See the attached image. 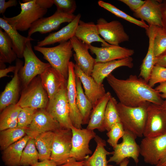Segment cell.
<instances>
[{"mask_svg": "<svg viewBox=\"0 0 166 166\" xmlns=\"http://www.w3.org/2000/svg\"><path fill=\"white\" fill-rule=\"evenodd\" d=\"M0 27L8 35L11 39L14 49L18 58L23 57V53L26 44L34 39L31 37L21 35L18 30L9 24L3 18H0Z\"/></svg>", "mask_w": 166, "mask_h": 166, "instance_id": "obj_29", "label": "cell"}, {"mask_svg": "<svg viewBox=\"0 0 166 166\" xmlns=\"http://www.w3.org/2000/svg\"><path fill=\"white\" fill-rule=\"evenodd\" d=\"M111 96L110 92H106L93 108L87 129L92 130L97 129L100 132L105 131L103 127L105 113L107 104Z\"/></svg>", "mask_w": 166, "mask_h": 166, "instance_id": "obj_28", "label": "cell"}, {"mask_svg": "<svg viewBox=\"0 0 166 166\" xmlns=\"http://www.w3.org/2000/svg\"><path fill=\"white\" fill-rule=\"evenodd\" d=\"M36 1L41 7L47 9L51 7L54 4L53 0H36Z\"/></svg>", "mask_w": 166, "mask_h": 166, "instance_id": "obj_48", "label": "cell"}, {"mask_svg": "<svg viewBox=\"0 0 166 166\" xmlns=\"http://www.w3.org/2000/svg\"><path fill=\"white\" fill-rule=\"evenodd\" d=\"M31 41H28L26 44L23 53L24 64L18 72L23 88L26 86L36 76L40 75L51 66L48 63L42 62L37 57L32 49Z\"/></svg>", "mask_w": 166, "mask_h": 166, "instance_id": "obj_6", "label": "cell"}, {"mask_svg": "<svg viewBox=\"0 0 166 166\" xmlns=\"http://www.w3.org/2000/svg\"><path fill=\"white\" fill-rule=\"evenodd\" d=\"M35 50L42 53L51 67L62 74L68 80L69 65L73 55V47L70 40L51 47L35 45Z\"/></svg>", "mask_w": 166, "mask_h": 166, "instance_id": "obj_3", "label": "cell"}, {"mask_svg": "<svg viewBox=\"0 0 166 166\" xmlns=\"http://www.w3.org/2000/svg\"><path fill=\"white\" fill-rule=\"evenodd\" d=\"M16 69V66H10L7 68L0 69V78L7 76V74L10 72L14 73Z\"/></svg>", "mask_w": 166, "mask_h": 166, "instance_id": "obj_50", "label": "cell"}, {"mask_svg": "<svg viewBox=\"0 0 166 166\" xmlns=\"http://www.w3.org/2000/svg\"><path fill=\"white\" fill-rule=\"evenodd\" d=\"M49 101L48 94L42 85L39 76L23 88L17 104L21 108L45 109Z\"/></svg>", "mask_w": 166, "mask_h": 166, "instance_id": "obj_5", "label": "cell"}, {"mask_svg": "<svg viewBox=\"0 0 166 166\" xmlns=\"http://www.w3.org/2000/svg\"><path fill=\"white\" fill-rule=\"evenodd\" d=\"M160 94V96L162 99H166V81L161 82L158 85L155 89Z\"/></svg>", "mask_w": 166, "mask_h": 166, "instance_id": "obj_47", "label": "cell"}, {"mask_svg": "<svg viewBox=\"0 0 166 166\" xmlns=\"http://www.w3.org/2000/svg\"><path fill=\"white\" fill-rule=\"evenodd\" d=\"M39 155L34 139L28 140L22 154L20 166H32L38 162Z\"/></svg>", "mask_w": 166, "mask_h": 166, "instance_id": "obj_37", "label": "cell"}, {"mask_svg": "<svg viewBox=\"0 0 166 166\" xmlns=\"http://www.w3.org/2000/svg\"><path fill=\"white\" fill-rule=\"evenodd\" d=\"M81 16V14H78L76 15L75 18L68 25L59 31L50 34L44 39L38 42L37 45L43 47L57 43H60L70 40L75 36V30Z\"/></svg>", "mask_w": 166, "mask_h": 166, "instance_id": "obj_24", "label": "cell"}, {"mask_svg": "<svg viewBox=\"0 0 166 166\" xmlns=\"http://www.w3.org/2000/svg\"><path fill=\"white\" fill-rule=\"evenodd\" d=\"M97 26L93 22H85L80 20L76 29L75 36L86 44L89 45L93 42L101 43L102 47H109L112 45L101 38Z\"/></svg>", "mask_w": 166, "mask_h": 166, "instance_id": "obj_25", "label": "cell"}, {"mask_svg": "<svg viewBox=\"0 0 166 166\" xmlns=\"http://www.w3.org/2000/svg\"><path fill=\"white\" fill-rule=\"evenodd\" d=\"M91 52L96 55V62L104 63L131 57L134 51L133 49L119 45L99 47L88 45Z\"/></svg>", "mask_w": 166, "mask_h": 166, "instance_id": "obj_20", "label": "cell"}, {"mask_svg": "<svg viewBox=\"0 0 166 166\" xmlns=\"http://www.w3.org/2000/svg\"><path fill=\"white\" fill-rule=\"evenodd\" d=\"M70 40L75 52L73 56L76 64L87 75L91 76L96 61L89 52L88 45L75 36Z\"/></svg>", "mask_w": 166, "mask_h": 166, "instance_id": "obj_21", "label": "cell"}, {"mask_svg": "<svg viewBox=\"0 0 166 166\" xmlns=\"http://www.w3.org/2000/svg\"><path fill=\"white\" fill-rule=\"evenodd\" d=\"M39 76L49 100L60 89L67 86V80L62 74L51 66L47 68Z\"/></svg>", "mask_w": 166, "mask_h": 166, "instance_id": "obj_22", "label": "cell"}, {"mask_svg": "<svg viewBox=\"0 0 166 166\" xmlns=\"http://www.w3.org/2000/svg\"><path fill=\"white\" fill-rule=\"evenodd\" d=\"M106 78L119 102L125 105L136 107L146 102L161 105L164 101L159 92L136 75H130L123 80L111 73Z\"/></svg>", "mask_w": 166, "mask_h": 166, "instance_id": "obj_1", "label": "cell"}, {"mask_svg": "<svg viewBox=\"0 0 166 166\" xmlns=\"http://www.w3.org/2000/svg\"><path fill=\"white\" fill-rule=\"evenodd\" d=\"M94 140L97 146L93 154L88 156L84 160V166H107V155H113V152H109L105 148L106 145L105 141L96 135Z\"/></svg>", "mask_w": 166, "mask_h": 166, "instance_id": "obj_30", "label": "cell"}, {"mask_svg": "<svg viewBox=\"0 0 166 166\" xmlns=\"http://www.w3.org/2000/svg\"><path fill=\"white\" fill-rule=\"evenodd\" d=\"M67 87L60 89L49 100L45 109L58 122L61 128L70 129L73 126L69 116Z\"/></svg>", "mask_w": 166, "mask_h": 166, "instance_id": "obj_7", "label": "cell"}, {"mask_svg": "<svg viewBox=\"0 0 166 166\" xmlns=\"http://www.w3.org/2000/svg\"><path fill=\"white\" fill-rule=\"evenodd\" d=\"M124 3L134 12L139 9L145 3V1L141 0H119Z\"/></svg>", "mask_w": 166, "mask_h": 166, "instance_id": "obj_44", "label": "cell"}, {"mask_svg": "<svg viewBox=\"0 0 166 166\" xmlns=\"http://www.w3.org/2000/svg\"><path fill=\"white\" fill-rule=\"evenodd\" d=\"M129 163V160L128 158L124 159L118 166H128ZM107 166H116L111 165H108Z\"/></svg>", "mask_w": 166, "mask_h": 166, "instance_id": "obj_54", "label": "cell"}, {"mask_svg": "<svg viewBox=\"0 0 166 166\" xmlns=\"http://www.w3.org/2000/svg\"><path fill=\"white\" fill-rule=\"evenodd\" d=\"M71 129L72 136L69 157L73 158L78 161L84 160L92 153L89 144L96 136V133L93 130L87 128H77L73 126Z\"/></svg>", "mask_w": 166, "mask_h": 166, "instance_id": "obj_10", "label": "cell"}, {"mask_svg": "<svg viewBox=\"0 0 166 166\" xmlns=\"http://www.w3.org/2000/svg\"><path fill=\"white\" fill-rule=\"evenodd\" d=\"M153 49L155 57H158L166 52V31L158 27L153 40Z\"/></svg>", "mask_w": 166, "mask_h": 166, "instance_id": "obj_39", "label": "cell"}, {"mask_svg": "<svg viewBox=\"0 0 166 166\" xmlns=\"http://www.w3.org/2000/svg\"><path fill=\"white\" fill-rule=\"evenodd\" d=\"M96 25L99 34L111 45L118 46L119 44L129 40V36L118 21L108 22L104 18H100L97 20Z\"/></svg>", "mask_w": 166, "mask_h": 166, "instance_id": "obj_13", "label": "cell"}, {"mask_svg": "<svg viewBox=\"0 0 166 166\" xmlns=\"http://www.w3.org/2000/svg\"><path fill=\"white\" fill-rule=\"evenodd\" d=\"M21 108L17 104L11 105L4 109L0 115V131L17 127L18 117Z\"/></svg>", "mask_w": 166, "mask_h": 166, "instance_id": "obj_34", "label": "cell"}, {"mask_svg": "<svg viewBox=\"0 0 166 166\" xmlns=\"http://www.w3.org/2000/svg\"><path fill=\"white\" fill-rule=\"evenodd\" d=\"M32 166H57L50 160H46L36 163Z\"/></svg>", "mask_w": 166, "mask_h": 166, "instance_id": "obj_51", "label": "cell"}, {"mask_svg": "<svg viewBox=\"0 0 166 166\" xmlns=\"http://www.w3.org/2000/svg\"><path fill=\"white\" fill-rule=\"evenodd\" d=\"M37 110L29 107L22 108L18 116L17 127L26 129L31 123Z\"/></svg>", "mask_w": 166, "mask_h": 166, "instance_id": "obj_40", "label": "cell"}, {"mask_svg": "<svg viewBox=\"0 0 166 166\" xmlns=\"http://www.w3.org/2000/svg\"><path fill=\"white\" fill-rule=\"evenodd\" d=\"M161 106L164 111L166 113V99H165V100H164Z\"/></svg>", "mask_w": 166, "mask_h": 166, "instance_id": "obj_55", "label": "cell"}, {"mask_svg": "<svg viewBox=\"0 0 166 166\" xmlns=\"http://www.w3.org/2000/svg\"><path fill=\"white\" fill-rule=\"evenodd\" d=\"M52 150L50 160L57 166L65 163L70 158L72 133L71 128H60L54 132Z\"/></svg>", "mask_w": 166, "mask_h": 166, "instance_id": "obj_8", "label": "cell"}, {"mask_svg": "<svg viewBox=\"0 0 166 166\" xmlns=\"http://www.w3.org/2000/svg\"><path fill=\"white\" fill-rule=\"evenodd\" d=\"M84 160L78 161L73 158H70L65 164L59 166H84Z\"/></svg>", "mask_w": 166, "mask_h": 166, "instance_id": "obj_46", "label": "cell"}, {"mask_svg": "<svg viewBox=\"0 0 166 166\" xmlns=\"http://www.w3.org/2000/svg\"><path fill=\"white\" fill-rule=\"evenodd\" d=\"M155 166H166V153Z\"/></svg>", "mask_w": 166, "mask_h": 166, "instance_id": "obj_52", "label": "cell"}, {"mask_svg": "<svg viewBox=\"0 0 166 166\" xmlns=\"http://www.w3.org/2000/svg\"><path fill=\"white\" fill-rule=\"evenodd\" d=\"M74 69L76 75L83 85L84 93L93 108L106 93L104 85L97 83L91 76L87 75L76 64H75Z\"/></svg>", "mask_w": 166, "mask_h": 166, "instance_id": "obj_18", "label": "cell"}, {"mask_svg": "<svg viewBox=\"0 0 166 166\" xmlns=\"http://www.w3.org/2000/svg\"><path fill=\"white\" fill-rule=\"evenodd\" d=\"M30 138L26 135L4 150L2 159L7 166H20L22 151Z\"/></svg>", "mask_w": 166, "mask_h": 166, "instance_id": "obj_27", "label": "cell"}, {"mask_svg": "<svg viewBox=\"0 0 166 166\" xmlns=\"http://www.w3.org/2000/svg\"><path fill=\"white\" fill-rule=\"evenodd\" d=\"M132 61V58L130 57L106 62H96L91 76L97 83L102 84L104 79L116 69L122 66L132 68L133 66Z\"/></svg>", "mask_w": 166, "mask_h": 166, "instance_id": "obj_23", "label": "cell"}, {"mask_svg": "<svg viewBox=\"0 0 166 166\" xmlns=\"http://www.w3.org/2000/svg\"><path fill=\"white\" fill-rule=\"evenodd\" d=\"M150 102H146L136 107L125 105L120 102L117 108L121 122L125 131L136 138L143 136L147 117V109Z\"/></svg>", "mask_w": 166, "mask_h": 166, "instance_id": "obj_2", "label": "cell"}, {"mask_svg": "<svg viewBox=\"0 0 166 166\" xmlns=\"http://www.w3.org/2000/svg\"><path fill=\"white\" fill-rule=\"evenodd\" d=\"M163 10V28L166 31V5Z\"/></svg>", "mask_w": 166, "mask_h": 166, "instance_id": "obj_53", "label": "cell"}, {"mask_svg": "<svg viewBox=\"0 0 166 166\" xmlns=\"http://www.w3.org/2000/svg\"><path fill=\"white\" fill-rule=\"evenodd\" d=\"M166 133V113L161 105L149 103L144 128V137H154Z\"/></svg>", "mask_w": 166, "mask_h": 166, "instance_id": "obj_11", "label": "cell"}, {"mask_svg": "<svg viewBox=\"0 0 166 166\" xmlns=\"http://www.w3.org/2000/svg\"><path fill=\"white\" fill-rule=\"evenodd\" d=\"M133 15L146 21L149 26H163L162 6L158 1L145 0L144 4L134 12Z\"/></svg>", "mask_w": 166, "mask_h": 166, "instance_id": "obj_17", "label": "cell"}, {"mask_svg": "<svg viewBox=\"0 0 166 166\" xmlns=\"http://www.w3.org/2000/svg\"><path fill=\"white\" fill-rule=\"evenodd\" d=\"M76 16L73 14H65L56 10L52 15L43 17L34 22L28 30L27 37H31L33 34L37 32L45 34L56 30L61 24L70 22Z\"/></svg>", "mask_w": 166, "mask_h": 166, "instance_id": "obj_15", "label": "cell"}, {"mask_svg": "<svg viewBox=\"0 0 166 166\" xmlns=\"http://www.w3.org/2000/svg\"><path fill=\"white\" fill-rule=\"evenodd\" d=\"M166 81V68L156 65L153 67L148 84L152 87L156 84Z\"/></svg>", "mask_w": 166, "mask_h": 166, "instance_id": "obj_42", "label": "cell"}, {"mask_svg": "<svg viewBox=\"0 0 166 166\" xmlns=\"http://www.w3.org/2000/svg\"><path fill=\"white\" fill-rule=\"evenodd\" d=\"M61 128L58 122L45 109H38L31 123L26 129V135L34 139L42 133L49 131L54 132Z\"/></svg>", "mask_w": 166, "mask_h": 166, "instance_id": "obj_14", "label": "cell"}, {"mask_svg": "<svg viewBox=\"0 0 166 166\" xmlns=\"http://www.w3.org/2000/svg\"><path fill=\"white\" fill-rule=\"evenodd\" d=\"M76 103L81 114L82 125L88 124L93 109V105L85 95L79 78L76 75Z\"/></svg>", "mask_w": 166, "mask_h": 166, "instance_id": "obj_31", "label": "cell"}, {"mask_svg": "<svg viewBox=\"0 0 166 166\" xmlns=\"http://www.w3.org/2000/svg\"><path fill=\"white\" fill-rule=\"evenodd\" d=\"M54 135V132H47L39 135L34 139L41 161L50 160Z\"/></svg>", "mask_w": 166, "mask_h": 166, "instance_id": "obj_32", "label": "cell"}, {"mask_svg": "<svg viewBox=\"0 0 166 166\" xmlns=\"http://www.w3.org/2000/svg\"><path fill=\"white\" fill-rule=\"evenodd\" d=\"M125 131L121 122L113 125L107 133L108 139L107 142L110 145L114 148L118 144L119 139L122 138Z\"/></svg>", "mask_w": 166, "mask_h": 166, "instance_id": "obj_41", "label": "cell"}, {"mask_svg": "<svg viewBox=\"0 0 166 166\" xmlns=\"http://www.w3.org/2000/svg\"><path fill=\"white\" fill-rule=\"evenodd\" d=\"M26 129L16 127L0 131V148L3 151L9 146L18 141L26 134Z\"/></svg>", "mask_w": 166, "mask_h": 166, "instance_id": "obj_35", "label": "cell"}, {"mask_svg": "<svg viewBox=\"0 0 166 166\" xmlns=\"http://www.w3.org/2000/svg\"><path fill=\"white\" fill-rule=\"evenodd\" d=\"M139 146L140 154L144 162L155 165L166 153V133L154 137H144Z\"/></svg>", "mask_w": 166, "mask_h": 166, "instance_id": "obj_9", "label": "cell"}, {"mask_svg": "<svg viewBox=\"0 0 166 166\" xmlns=\"http://www.w3.org/2000/svg\"><path fill=\"white\" fill-rule=\"evenodd\" d=\"M74 65L73 62L70 61L69 65L67 97L69 108L70 118L73 126L77 128H82V119L76 103V75Z\"/></svg>", "mask_w": 166, "mask_h": 166, "instance_id": "obj_16", "label": "cell"}, {"mask_svg": "<svg viewBox=\"0 0 166 166\" xmlns=\"http://www.w3.org/2000/svg\"><path fill=\"white\" fill-rule=\"evenodd\" d=\"M54 4L57 7V10L67 14H73L76 7L74 0H53Z\"/></svg>", "mask_w": 166, "mask_h": 166, "instance_id": "obj_43", "label": "cell"}, {"mask_svg": "<svg viewBox=\"0 0 166 166\" xmlns=\"http://www.w3.org/2000/svg\"><path fill=\"white\" fill-rule=\"evenodd\" d=\"M164 54H166V52Z\"/></svg>", "mask_w": 166, "mask_h": 166, "instance_id": "obj_56", "label": "cell"}, {"mask_svg": "<svg viewBox=\"0 0 166 166\" xmlns=\"http://www.w3.org/2000/svg\"><path fill=\"white\" fill-rule=\"evenodd\" d=\"M18 57L12 41L7 34L0 29V63L11 64Z\"/></svg>", "mask_w": 166, "mask_h": 166, "instance_id": "obj_33", "label": "cell"}, {"mask_svg": "<svg viewBox=\"0 0 166 166\" xmlns=\"http://www.w3.org/2000/svg\"><path fill=\"white\" fill-rule=\"evenodd\" d=\"M117 103L116 99L111 96L107 104L105 113L103 125L105 131H108L113 125L121 122L117 108Z\"/></svg>", "mask_w": 166, "mask_h": 166, "instance_id": "obj_36", "label": "cell"}, {"mask_svg": "<svg viewBox=\"0 0 166 166\" xmlns=\"http://www.w3.org/2000/svg\"><path fill=\"white\" fill-rule=\"evenodd\" d=\"M98 4L101 7L109 11L117 16L143 28L146 30L149 27L144 21L138 20L131 17L109 3L102 0H99L98 1Z\"/></svg>", "mask_w": 166, "mask_h": 166, "instance_id": "obj_38", "label": "cell"}, {"mask_svg": "<svg viewBox=\"0 0 166 166\" xmlns=\"http://www.w3.org/2000/svg\"><path fill=\"white\" fill-rule=\"evenodd\" d=\"M158 27L149 26L146 30L149 38V46L146 55L143 60L140 68L139 77L148 83L152 71L155 65V58L153 52V40Z\"/></svg>", "mask_w": 166, "mask_h": 166, "instance_id": "obj_26", "label": "cell"}, {"mask_svg": "<svg viewBox=\"0 0 166 166\" xmlns=\"http://www.w3.org/2000/svg\"><path fill=\"white\" fill-rule=\"evenodd\" d=\"M17 4L16 0H9L7 2L5 0H0V14H3L7 8L16 6Z\"/></svg>", "mask_w": 166, "mask_h": 166, "instance_id": "obj_45", "label": "cell"}, {"mask_svg": "<svg viewBox=\"0 0 166 166\" xmlns=\"http://www.w3.org/2000/svg\"><path fill=\"white\" fill-rule=\"evenodd\" d=\"M155 63V65L166 68V54H163L158 57H156Z\"/></svg>", "mask_w": 166, "mask_h": 166, "instance_id": "obj_49", "label": "cell"}, {"mask_svg": "<svg viewBox=\"0 0 166 166\" xmlns=\"http://www.w3.org/2000/svg\"><path fill=\"white\" fill-rule=\"evenodd\" d=\"M23 62L17 58L15 63L16 69L11 80L7 84L0 97V111L1 112L7 107L16 104L18 101L21 82L18 72L23 65Z\"/></svg>", "mask_w": 166, "mask_h": 166, "instance_id": "obj_19", "label": "cell"}, {"mask_svg": "<svg viewBox=\"0 0 166 166\" xmlns=\"http://www.w3.org/2000/svg\"><path fill=\"white\" fill-rule=\"evenodd\" d=\"M122 138V142L113 148V155L110 157L108 162H114L119 164L125 159L131 158L137 164L139 161L140 147L136 141V138L126 131Z\"/></svg>", "mask_w": 166, "mask_h": 166, "instance_id": "obj_12", "label": "cell"}, {"mask_svg": "<svg viewBox=\"0 0 166 166\" xmlns=\"http://www.w3.org/2000/svg\"><path fill=\"white\" fill-rule=\"evenodd\" d=\"M19 2L21 11L18 15L10 18L4 16L2 18L17 30L26 31L32 25L46 14L47 9L41 7L36 0H23Z\"/></svg>", "mask_w": 166, "mask_h": 166, "instance_id": "obj_4", "label": "cell"}]
</instances>
